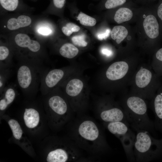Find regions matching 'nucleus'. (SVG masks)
<instances>
[{"mask_svg":"<svg viewBox=\"0 0 162 162\" xmlns=\"http://www.w3.org/2000/svg\"><path fill=\"white\" fill-rule=\"evenodd\" d=\"M73 141L80 148L93 154H102L110 148L103 129L93 120L84 118L73 125Z\"/></svg>","mask_w":162,"mask_h":162,"instance_id":"obj_1","label":"nucleus"},{"mask_svg":"<svg viewBox=\"0 0 162 162\" xmlns=\"http://www.w3.org/2000/svg\"><path fill=\"white\" fill-rule=\"evenodd\" d=\"M44 64L35 59L19 61L16 66V82L23 92L33 93L40 89L42 78L48 70Z\"/></svg>","mask_w":162,"mask_h":162,"instance_id":"obj_2","label":"nucleus"},{"mask_svg":"<svg viewBox=\"0 0 162 162\" xmlns=\"http://www.w3.org/2000/svg\"><path fill=\"white\" fill-rule=\"evenodd\" d=\"M125 103L124 111L129 125L136 131L140 130L152 131L154 124L147 114L145 101L134 96L128 97Z\"/></svg>","mask_w":162,"mask_h":162,"instance_id":"obj_3","label":"nucleus"},{"mask_svg":"<svg viewBox=\"0 0 162 162\" xmlns=\"http://www.w3.org/2000/svg\"><path fill=\"white\" fill-rule=\"evenodd\" d=\"M134 144L135 161L146 162L154 158L162 147V141L153 138L148 131L140 130L136 131Z\"/></svg>","mask_w":162,"mask_h":162,"instance_id":"obj_4","label":"nucleus"},{"mask_svg":"<svg viewBox=\"0 0 162 162\" xmlns=\"http://www.w3.org/2000/svg\"><path fill=\"white\" fill-rule=\"evenodd\" d=\"M104 126L120 141L128 160L134 161L133 147L136 135L129 125L121 121L103 123Z\"/></svg>","mask_w":162,"mask_h":162,"instance_id":"obj_5","label":"nucleus"},{"mask_svg":"<svg viewBox=\"0 0 162 162\" xmlns=\"http://www.w3.org/2000/svg\"><path fill=\"white\" fill-rule=\"evenodd\" d=\"M80 148L73 141L67 145H58L48 153L46 161L48 162L76 161L81 157Z\"/></svg>","mask_w":162,"mask_h":162,"instance_id":"obj_6","label":"nucleus"},{"mask_svg":"<svg viewBox=\"0 0 162 162\" xmlns=\"http://www.w3.org/2000/svg\"><path fill=\"white\" fill-rule=\"evenodd\" d=\"M48 107L56 117L55 122L59 124L69 118L68 105L65 100L59 95H51L46 101Z\"/></svg>","mask_w":162,"mask_h":162,"instance_id":"obj_7","label":"nucleus"},{"mask_svg":"<svg viewBox=\"0 0 162 162\" xmlns=\"http://www.w3.org/2000/svg\"><path fill=\"white\" fill-rule=\"evenodd\" d=\"M64 72L61 69L48 70L43 75L40 89L42 93L46 94L51 91L64 77Z\"/></svg>","mask_w":162,"mask_h":162,"instance_id":"obj_8","label":"nucleus"},{"mask_svg":"<svg viewBox=\"0 0 162 162\" xmlns=\"http://www.w3.org/2000/svg\"><path fill=\"white\" fill-rule=\"evenodd\" d=\"M129 69L128 64L125 62H115L108 68L106 72V77L111 80L122 78L127 74Z\"/></svg>","mask_w":162,"mask_h":162,"instance_id":"obj_9","label":"nucleus"},{"mask_svg":"<svg viewBox=\"0 0 162 162\" xmlns=\"http://www.w3.org/2000/svg\"><path fill=\"white\" fill-rule=\"evenodd\" d=\"M15 41L18 46L27 49L33 53L38 52L41 49L40 45L38 41L31 40L27 35L25 34H17L15 38Z\"/></svg>","mask_w":162,"mask_h":162,"instance_id":"obj_10","label":"nucleus"},{"mask_svg":"<svg viewBox=\"0 0 162 162\" xmlns=\"http://www.w3.org/2000/svg\"><path fill=\"white\" fill-rule=\"evenodd\" d=\"M143 26L146 33L149 38L154 39L158 37L159 25L154 15L150 14L147 16L144 20Z\"/></svg>","mask_w":162,"mask_h":162,"instance_id":"obj_11","label":"nucleus"},{"mask_svg":"<svg viewBox=\"0 0 162 162\" xmlns=\"http://www.w3.org/2000/svg\"><path fill=\"white\" fill-rule=\"evenodd\" d=\"M15 86L10 84L7 86L2 93V96L0 100V110H5L14 100L16 95Z\"/></svg>","mask_w":162,"mask_h":162,"instance_id":"obj_12","label":"nucleus"},{"mask_svg":"<svg viewBox=\"0 0 162 162\" xmlns=\"http://www.w3.org/2000/svg\"><path fill=\"white\" fill-rule=\"evenodd\" d=\"M23 119L26 127L29 128L36 127L40 121V115L38 111L32 108L25 109Z\"/></svg>","mask_w":162,"mask_h":162,"instance_id":"obj_13","label":"nucleus"},{"mask_svg":"<svg viewBox=\"0 0 162 162\" xmlns=\"http://www.w3.org/2000/svg\"><path fill=\"white\" fill-rule=\"evenodd\" d=\"M32 22L31 19L25 15L19 16L17 19L12 18L8 22L7 27L10 30H14L29 25Z\"/></svg>","mask_w":162,"mask_h":162,"instance_id":"obj_14","label":"nucleus"},{"mask_svg":"<svg viewBox=\"0 0 162 162\" xmlns=\"http://www.w3.org/2000/svg\"><path fill=\"white\" fill-rule=\"evenodd\" d=\"M83 86V83L80 80L77 79H72L66 85V93L70 97H76L80 93Z\"/></svg>","mask_w":162,"mask_h":162,"instance_id":"obj_15","label":"nucleus"},{"mask_svg":"<svg viewBox=\"0 0 162 162\" xmlns=\"http://www.w3.org/2000/svg\"><path fill=\"white\" fill-rule=\"evenodd\" d=\"M152 75L151 72L145 68L141 69L137 73L135 82L136 86L140 88L147 86L151 81Z\"/></svg>","mask_w":162,"mask_h":162,"instance_id":"obj_16","label":"nucleus"},{"mask_svg":"<svg viewBox=\"0 0 162 162\" xmlns=\"http://www.w3.org/2000/svg\"><path fill=\"white\" fill-rule=\"evenodd\" d=\"M128 32L126 28L122 26H116L112 28L110 33L112 39L117 44H120L127 37Z\"/></svg>","mask_w":162,"mask_h":162,"instance_id":"obj_17","label":"nucleus"},{"mask_svg":"<svg viewBox=\"0 0 162 162\" xmlns=\"http://www.w3.org/2000/svg\"><path fill=\"white\" fill-rule=\"evenodd\" d=\"M10 52L7 46H0V69L11 68L12 67L13 64L9 58Z\"/></svg>","mask_w":162,"mask_h":162,"instance_id":"obj_18","label":"nucleus"},{"mask_svg":"<svg viewBox=\"0 0 162 162\" xmlns=\"http://www.w3.org/2000/svg\"><path fill=\"white\" fill-rule=\"evenodd\" d=\"M133 15L132 12L130 9L126 8H122L116 11L114 16V20L117 23L119 24L130 20Z\"/></svg>","mask_w":162,"mask_h":162,"instance_id":"obj_19","label":"nucleus"},{"mask_svg":"<svg viewBox=\"0 0 162 162\" xmlns=\"http://www.w3.org/2000/svg\"><path fill=\"white\" fill-rule=\"evenodd\" d=\"M59 52L63 57L71 58L76 56L79 52L78 48L73 44L69 43L64 44L60 47Z\"/></svg>","mask_w":162,"mask_h":162,"instance_id":"obj_20","label":"nucleus"},{"mask_svg":"<svg viewBox=\"0 0 162 162\" xmlns=\"http://www.w3.org/2000/svg\"><path fill=\"white\" fill-rule=\"evenodd\" d=\"M154 110L157 119V123L162 126V92L158 94L154 101Z\"/></svg>","mask_w":162,"mask_h":162,"instance_id":"obj_21","label":"nucleus"},{"mask_svg":"<svg viewBox=\"0 0 162 162\" xmlns=\"http://www.w3.org/2000/svg\"><path fill=\"white\" fill-rule=\"evenodd\" d=\"M8 124L14 137L16 140H20L22 136L23 131L18 122L14 119H11L8 121Z\"/></svg>","mask_w":162,"mask_h":162,"instance_id":"obj_22","label":"nucleus"},{"mask_svg":"<svg viewBox=\"0 0 162 162\" xmlns=\"http://www.w3.org/2000/svg\"><path fill=\"white\" fill-rule=\"evenodd\" d=\"M77 19L82 25L89 26L95 25L96 21L95 19L81 12L79 14Z\"/></svg>","mask_w":162,"mask_h":162,"instance_id":"obj_23","label":"nucleus"},{"mask_svg":"<svg viewBox=\"0 0 162 162\" xmlns=\"http://www.w3.org/2000/svg\"><path fill=\"white\" fill-rule=\"evenodd\" d=\"M0 93L3 91L5 85L11 75L10 68L0 69Z\"/></svg>","mask_w":162,"mask_h":162,"instance_id":"obj_24","label":"nucleus"},{"mask_svg":"<svg viewBox=\"0 0 162 162\" xmlns=\"http://www.w3.org/2000/svg\"><path fill=\"white\" fill-rule=\"evenodd\" d=\"M18 0H0V4L5 9L13 11L17 8L18 4Z\"/></svg>","mask_w":162,"mask_h":162,"instance_id":"obj_25","label":"nucleus"},{"mask_svg":"<svg viewBox=\"0 0 162 162\" xmlns=\"http://www.w3.org/2000/svg\"><path fill=\"white\" fill-rule=\"evenodd\" d=\"M80 27L72 23H68L62 29L63 33L66 36H70L73 32H78L80 30Z\"/></svg>","mask_w":162,"mask_h":162,"instance_id":"obj_26","label":"nucleus"},{"mask_svg":"<svg viewBox=\"0 0 162 162\" xmlns=\"http://www.w3.org/2000/svg\"><path fill=\"white\" fill-rule=\"evenodd\" d=\"M85 37L83 35H76L73 37L71 40L73 43L77 46L85 47L87 45V42L85 40Z\"/></svg>","mask_w":162,"mask_h":162,"instance_id":"obj_27","label":"nucleus"},{"mask_svg":"<svg viewBox=\"0 0 162 162\" xmlns=\"http://www.w3.org/2000/svg\"><path fill=\"white\" fill-rule=\"evenodd\" d=\"M126 1V0H107L105 6L107 9L112 8L123 4Z\"/></svg>","mask_w":162,"mask_h":162,"instance_id":"obj_28","label":"nucleus"},{"mask_svg":"<svg viewBox=\"0 0 162 162\" xmlns=\"http://www.w3.org/2000/svg\"><path fill=\"white\" fill-rule=\"evenodd\" d=\"M37 31L39 34L44 35H49L52 32L51 28L46 25L39 26L38 28Z\"/></svg>","mask_w":162,"mask_h":162,"instance_id":"obj_29","label":"nucleus"},{"mask_svg":"<svg viewBox=\"0 0 162 162\" xmlns=\"http://www.w3.org/2000/svg\"><path fill=\"white\" fill-rule=\"evenodd\" d=\"M65 0H53V4L58 8H62L64 6Z\"/></svg>","mask_w":162,"mask_h":162,"instance_id":"obj_30","label":"nucleus"},{"mask_svg":"<svg viewBox=\"0 0 162 162\" xmlns=\"http://www.w3.org/2000/svg\"><path fill=\"white\" fill-rule=\"evenodd\" d=\"M155 57L158 62L162 63V48L158 50L157 52Z\"/></svg>","mask_w":162,"mask_h":162,"instance_id":"obj_31","label":"nucleus"},{"mask_svg":"<svg viewBox=\"0 0 162 162\" xmlns=\"http://www.w3.org/2000/svg\"><path fill=\"white\" fill-rule=\"evenodd\" d=\"M110 33V30H107L104 33L98 34L97 35V38L100 40L105 39L109 36Z\"/></svg>","mask_w":162,"mask_h":162,"instance_id":"obj_32","label":"nucleus"},{"mask_svg":"<svg viewBox=\"0 0 162 162\" xmlns=\"http://www.w3.org/2000/svg\"><path fill=\"white\" fill-rule=\"evenodd\" d=\"M157 15L162 21V3L159 6L157 10Z\"/></svg>","mask_w":162,"mask_h":162,"instance_id":"obj_33","label":"nucleus"},{"mask_svg":"<svg viewBox=\"0 0 162 162\" xmlns=\"http://www.w3.org/2000/svg\"><path fill=\"white\" fill-rule=\"evenodd\" d=\"M101 51L102 53L103 54L108 56H110L112 54L110 50L106 49H102Z\"/></svg>","mask_w":162,"mask_h":162,"instance_id":"obj_34","label":"nucleus"}]
</instances>
